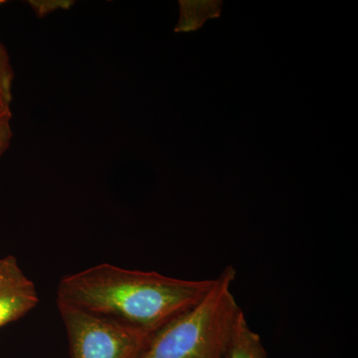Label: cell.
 Here are the masks:
<instances>
[{
	"mask_svg": "<svg viewBox=\"0 0 358 358\" xmlns=\"http://www.w3.org/2000/svg\"><path fill=\"white\" fill-rule=\"evenodd\" d=\"M214 279L182 280L101 264L60 280L57 303L150 336L196 305Z\"/></svg>",
	"mask_w": 358,
	"mask_h": 358,
	"instance_id": "6da1fadb",
	"label": "cell"
},
{
	"mask_svg": "<svg viewBox=\"0 0 358 358\" xmlns=\"http://www.w3.org/2000/svg\"><path fill=\"white\" fill-rule=\"evenodd\" d=\"M235 279V268H224L202 300L148 336L138 358H222L242 310L232 293Z\"/></svg>",
	"mask_w": 358,
	"mask_h": 358,
	"instance_id": "7a4b0ae2",
	"label": "cell"
},
{
	"mask_svg": "<svg viewBox=\"0 0 358 358\" xmlns=\"http://www.w3.org/2000/svg\"><path fill=\"white\" fill-rule=\"evenodd\" d=\"M57 306L71 358H138L150 336L72 306Z\"/></svg>",
	"mask_w": 358,
	"mask_h": 358,
	"instance_id": "3957f363",
	"label": "cell"
},
{
	"mask_svg": "<svg viewBox=\"0 0 358 358\" xmlns=\"http://www.w3.org/2000/svg\"><path fill=\"white\" fill-rule=\"evenodd\" d=\"M38 303L36 287L21 270L17 259H0V327L24 317Z\"/></svg>",
	"mask_w": 358,
	"mask_h": 358,
	"instance_id": "277c9868",
	"label": "cell"
},
{
	"mask_svg": "<svg viewBox=\"0 0 358 358\" xmlns=\"http://www.w3.org/2000/svg\"><path fill=\"white\" fill-rule=\"evenodd\" d=\"M222 358H268L262 339L250 327L243 310L238 315Z\"/></svg>",
	"mask_w": 358,
	"mask_h": 358,
	"instance_id": "5b68a950",
	"label": "cell"
},
{
	"mask_svg": "<svg viewBox=\"0 0 358 358\" xmlns=\"http://www.w3.org/2000/svg\"><path fill=\"white\" fill-rule=\"evenodd\" d=\"M179 20L174 32L192 33L203 27L205 23L221 16V0H179Z\"/></svg>",
	"mask_w": 358,
	"mask_h": 358,
	"instance_id": "8992f818",
	"label": "cell"
},
{
	"mask_svg": "<svg viewBox=\"0 0 358 358\" xmlns=\"http://www.w3.org/2000/svg\"><path fill=\"white\" fill-rule=\"evenodd\" d=\"M14 70L6 45L0 39V112L11 110Z\"/></svg>",
	"mask_w": 358,
	"mask_h": 358,
	"instance_id": "52a82bcc",
	"label": "cell"
},
{
	"mask_svg": "<svg viewBox=\"0 0 358 358\" xmlns=\"http://www.w3.org/2000/svg\"><path fill=\"white\" fill-rule=\"evenodd\" d=\"M13 112L11 110L0 112V157L6 154L13 141V131L11 127Z\"/></svg>",
	"mask_w": 358,
	"mask_h": 358,
	"instance_id": "ba28073f",
	"label": "cell"
},
{
	"mask_svg": "<svg viewBox=\"0 0 358 358\" xmlns=\"http://www.w3.org/2000/svg\"><path fill=\"white\" fill-rule=\"evenodd\" d=\"M29 3L40 17H43L56 9L67 8L68 6H72L68 1H30Z\"/></svg>",
	"mask_w": 358,
	"mask_h": 358,
	"instance_id": "9c48e42d",
	"label": "cell"
},
{
	"mask_svg": "<svg viewBox=\"0 0 358 358\" xmlns=\"http://www.w3.org/2000/svg\"><path fill=\"white\" fill-rule=\"evenodd\" d=\"M4 3H6V1H3V0H0V6H3Z\"/></svg>",
	"mask_w": 358,
	"mask_h": 358,
	"instance_id": "30bf717a",
	"label": "cell"
}]
</instances>
